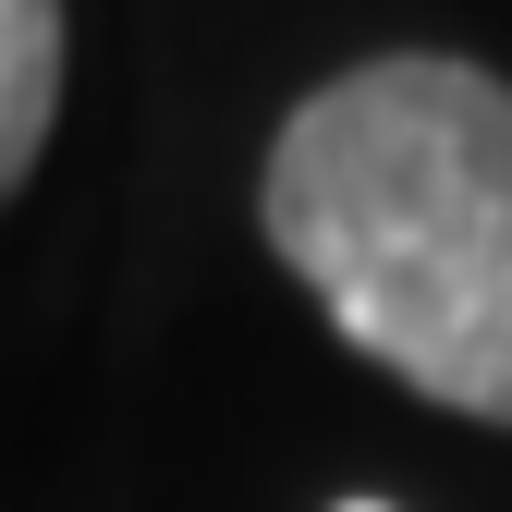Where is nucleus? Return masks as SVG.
I'll list each match as a JSON object with an SVG mask.
<instances>
[{"instance_id": "1", "label": "nucleus", "mask_w": 512, "mask_h": 512, "mask_svg": "<svg viewBox=\"0 0 512 512\" xmlns=\"http://www.w3.org/2000/svg\"><path fill=\"white\" fill-rule=\"evenodd\" d=\"M269 256L439 415L512 427V86L464 49H378L305 86L256 171Z\"/></svg>"}, {"instance_id": "2", "label": "nucleus", "mask_w": 512, "mask_h": 512, "mask_svg": "<svg viewBox=\"0 0 512 512\" xmlns=\"http://www.w3.org/2000/svg\"><path fill=\"white\" fill-rule=\"evenodd\" d=\"M61 122V0H0V208L37 183Z\"/></svg>"}, {"instance_id": "3", "label": "nucleus", "mask_w": 512, "mask_h": 512, "mask_svg": "<svg viewBox=\"0 0 512 512\" xmlns=\"http://www.w3.org/2000/svg\"><path fill=\"white\" fill-rule=\"evenodd\" d=\"M342 512H391V500H342Z\"/></svg>"}]
</instances>
